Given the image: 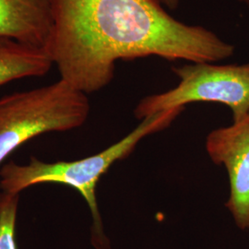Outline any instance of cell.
<instances>
[{
	"mask_svg": "<svg viewBox=\"0 0 249 249\" xmlns=\"http://www.w3.org/2000/svg\"><path fill=\"white\" fill-rule=\"evenodd\" d=\"M53 66L45 49L0 37V86L24 78L43 77Z\"/></svg>",
	"mask_w": 249,
	"mask_h": 249,
	"instance_id": "cell-7",
	"label": "cell"
},
{
	"mask_svg": "<svg viewBox=\"0 0 249 249\" xmlns=\"http://www.w3.org/2000/svg\"><path fill=\"white\" fill-rule=\"evenodd\" d=\"M183 111L182 108H175L148 116L119 142L80 160L45 162L32 157L27 164L9 161L0 169V188L14 195L43 183H58L76 189L91 213L93 247L108 249L110 243L105 233L96 196L100 179L116 161L126 158L144 138L168 127Z\"/></svg>",
	"mask_w": 249,
	"mask_h": 249,
	"instance_id": "cell-2",
	"label": "cell"
},
{
	"mask_svg": "<svg viewBox=\"0 0 249 249\" xmlns=\"http://www.w3.org/2000/svg\"><path fill=\"white\" fill-rule=\"evenodd\" d=\"M18 198V195L0 193V249H18L15 232Z\"/></svg>",
	"mask_w": 249,
	"mask_h": 249,
	"instance_id": "cell-8",
	"label": "cell"
},
{
	"mask_svg": "<svg viewBox=\"0 0 249 249\" xmlns=\"http://www.w3.org/2000/svg\"><path fill=\"white\" fill-rule=\"evenodd\" d=\"M87 94L65 80L0 98V164L30 140L78 128L89 115Z\"/></svg>",
	"mask_w": 249,
	"mask_h": 249,
	"instance_id": "cell-3",
	"label": "cell"
},
{
	"mask_svg": "<svg viewBox=\"0 0 249 249\" xmlns=\"http://www.w3.org/2000/svg\"><path fill=\"white\" fill-rule=\"evenodd\" d=\"M160 3L163 5L164 8L171 9V10H176L179 8L182 0H159Z\"/></svg>",
	"mask_w": 249,
	"mask_h": 249,
	"instance_id": "cell-9",
	"label": "cell"
},
{
	"mask_svg": "<svg viewBox=\"0 0 249 249\" xmlns=\"http://www.w3.org/2000/svg\"><path fill=\"white\" fill-rule=\"evenodd\" d=\"M237 2H239L242 5H244L246 8L249 9V0H236Z\"/></svg>",
	"mask_w": 249,
	"mask_h": 249,
	"instance_id": "cell-10",
	"label": "cell"
},
{
	"mask_svg": "<svg viewBox=\"0 0 249 249\" xmlns=\"http://www.w3.org/2000/svg\"><path fill=\"white\" fill-rule=\"evenodd\" d=\"M51 11L45 51L60 79L86 94L110 84L119 60L215 63L235 52L213 31L171 16L159 0H51Z\"/></svg>",
	"mask_w": 249,
	"mask_h": 249,
	"instance_id": "cell-1",
	"label": "cell"
},
{
	"mask_svg": "<svg viewBox=\"0 0 249 249\" xmlns=\"http://www.w3.org/2000/svg\"><path fill=\"white\" fill-rule=\"evenodd\" d=\"M206 151L215 164L226 170L229 197L225 207L241 231H249V113L209 134Z\"/></svg>",
	"mask_w": 249,
	"mask_h": 249,
	"instance_id": "cell-5",
	"label": "cell"
},
{
	"mask_svg": "<svg viewBox=\"0 0 249 249\" xmlns=\"http://www.w3.org/2000/svg\"><path fill=\"white\" fill-rule=\"evenodd\" d=\"M179 79L178 86L141 100L134 110L142 120L148 116L193 103L224 105L231 112L232 121L249 113V63L216 65L189 62L173 68Z\"/></svg>",
	"mask_w": 249,
	"mask_h": 249,
	"instance_id": "cell-4",
	"label": "cell"
},
{
	"mask_svg": "<svg viewBox=\"0 0 249 249\" xmlns=\"http://www.w3.org/2000/svg\"><path fill=\"white\" fill-rule=\"evenodd\" d=\"M51 28V0H0V37L45 49Z\"/></svg>",
	"mask_w": 249,
	"mask_h": 249,
	"instance_id": "cell-6",
	"label": "cell"
}]
</instances>
